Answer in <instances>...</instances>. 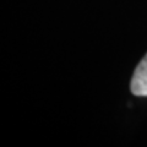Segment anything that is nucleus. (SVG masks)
<instances>
[{
	"mask_svg": "<svg viewBox=\"0 0 147 147\" xmlns=\"http://www.w3.org/2000/svg\"><path fill=\"white\" fill-rule=\"evenodd\" d=\"M130 88L137 97H147V54L135 69Z\"/></svg>",
	"mask_w": 147,
	"mask_h": 147,
	"instance_id": "nucleus-1",
	"label": "nucleus"
}]
</instances>
